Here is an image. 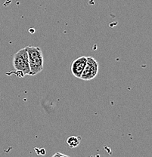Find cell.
Returning a JSON list of instances; mask_svg holds the SVG:
<instances>
[{
  "label": "cell",
  "instance_id": "cell-1",
  "mask_svg": "<svg viewBox=\"0 0 152 157\" xmlns=\"http://www.w3.org/2000/svg\"><path fill=\"white\" fill-rule=\"evenodd\" d=\"M30 76H35L43 70L44 59L40 47L27 46Z\"/></svg>",
  "mask_w": 152,
  "mask_h": 157
},
{
  "label": "cell",
  "instance_id": "cell-2",
  "mask_svg": "<svg viewBox=\"0 0 152 157\" xmlns=\"http://www.w3.org/2000/svg\"><path fill=\"white\" fill-rule=\"evenodd\" d=\"M13 67L19 77H23L30 73L27 48H21L13 57Z\"/></svg>",
  "mask_w": 152,
  "mask_h": 157
},
{
  "label": "cell",
  "instance_id": "cell-3",
  "mask_svg": "<svg viewBox=\"0 0 152 157\" xmlns=\"http://www.w3.org/2000/svg\"><path fill=\"white\" fill-rule=\"evenodd\" d=\"M99 73V63L92 57H87L86 66L80 76V79L89 81L93 79Z\"/></svg>",
  "mask_w": 152,
  "mask_h": 157
},
{
  "label": "cell",
  "instance_id": "cell-4",
  "mask_svg": "<svg viewBox=\"0 0 152 157\" xmlns=\"http://www.w3.org/2000/svg\"><path fill=\"white\" fill-rule=\"evenodd\" d=\"M86 60H87V57L82 56L76 58L72 63L71 67V71L72 74L76 78H80L82 73H83L85 66H86Z\"/></svg>",
  "mask_w": 152,
  "mask_h": 157
},
{
  "label": "cell",
  "instance_id": "cell-5",
  "mask_svg": "<svg viewBox=\"0 0 152 157\" xmlns=\"http://www.w3.org/2000/svg\"><path fill=\"white\" fill-rule=\"evenodd\" d=\"M81 141V137H76V136H71L67 139L66 142L68 145L71 148H74V147H78L80 144Z\"/></svg>",
  "mask_w": 152,
  "mask_h": 157
},
{
  "label": "cell",
  "instance_id": "cell-6",
  "mask_svg": "<svg viewBox=\"0 0 152 157\" xmlns=\"http://www.w3.org/2000/svg\"><path fill=\"white\" fill-rule=\"evenodd\" d=\"M65 156V155L61 154V153H56V154H55V155H54V156Z\"/></svg>",
  "mask_w": 152,
  "mask_h": 157
}]
</instances>
